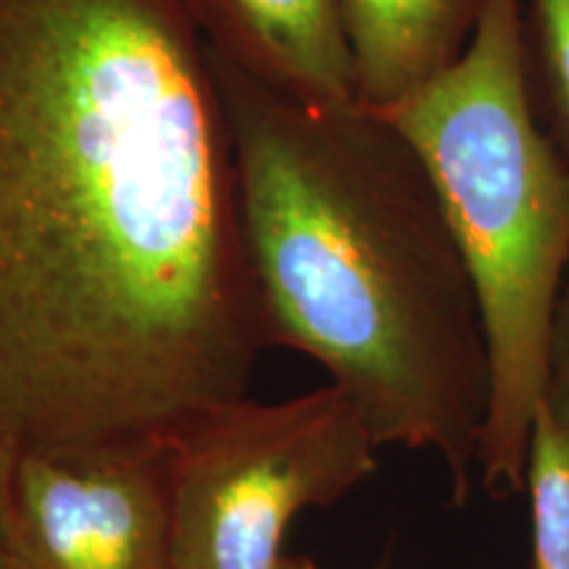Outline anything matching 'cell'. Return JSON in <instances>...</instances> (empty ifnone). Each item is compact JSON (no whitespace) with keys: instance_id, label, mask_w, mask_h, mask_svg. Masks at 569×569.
<instances>
[{"instance_id":"1","label":"cell","mask_w":569,"mask_h":569,"mask_svg":"<svg viewBox=\"0 0 569 569\" xmlns=\"http://www.w3.org/2000/svg\"><path fill=\"white\" fill-rule=\"evenodd\" d=\"M267 348L188 0H0V438L167 440Z\"/></svg>"},{"instance_id":"2","label":"cell","mask_w":569,"mask_h":569,"mask_svg":"<svg viewBox=\"0 0 569 569\" xmlns=\"http://www.w3.org/2000/svg\"><path fill=\"white\" fill-rule=\"evenodd\" d=\"M209 61L269 346L322 365L377 446L432 453L465 507L490 407L488 346L422 163L365 106L284 96L213 48Z\"/></svg>"},{"instance_id":"3","label":"cell","mask_w":569,"mask_h":569,"mask_svg":"<svg viewBox=\"0 0 569 569\" xmlns=\"http://www.w3.org/2000/svg\"><path fill=\"white\" fill-rule=\"evenodd\" d=\"M367 111L422 163L467 264L490 365L478 472L490 496L511 498L528 488L569 267V172L532 119L519 0H480L457 59Z\"/></svg>"},{"instance_id":"4","label":"cell","mask_w":569,"mask_h":569,"mask_svg":"<svg viewBox=\"0 0 569 569\" xmlns=\"http://www.w3.org/2000/svg\"><path fill=\"white\" fill-rule=\"evenodd\" d=\"M163 448L174 569H280L290 522L365 482L380 446L330 382L280 403H219Z\"/></svg>"},{"instance_id":"5","label":"cell","mask_w":569,"mask_h":569,"mask_svg":"<svg viewBox=\"0 0 569 569\" xmlns=\"http://www.w3.org/2000/svg\"><path fill=\"white\" fill-rule=\"evenodd\" d=\"M0 569H174L163 440L19 451Z\"/></svg>"},{"instance_id":"6","label":"cell","mask_w":569,"mask_h":569,"mask_svg":"<svg viewBox=\"0 0 569 569\" xmlns=\"http://www.w3.org/2000/svg\"><path fill=\"white\" fill-rule=\"evenodd\" d=\"M206 42L284 96L359 106L340 0H188Z\"/></svg>"},{"instance_id":"7","label":"cell","mask_w":569,"mask_h":569,"mask_svg":"<svg viewBox=\"0 0 569 569\" xmlns=\"http://www.w3.org/2000/svg\"><path fill=\"white\" fill-rule=\"evenodd\" d=\"M359 106L382 109L443 71L472 30L475 0H340Z\"/></svg>"},{"instance_id":"8","label":"cell","mask_w":569,"mask_h":569,"mask_svg":"<svg viewBox=\"0 0 569 569\" xmlns=\"http://www.w3.org/2000/svg\"><path fill=\"white\" fill-rule=\"evenodd\" d=\"M528 493L532 569H569V440L540 411L532 430Z\"/></svg>"},{"instance_id":"9","label":"cell","mask_w":569,"mask_h":569,"mask_svg":"<svg viewBox=\"0 0 569 569\" xmlns=\"http://www.w3.org/2000/svg\"><path fill=\"white\" fill-rule=\"evenodd\" d=\"M540 415L569 440V280L561 288L557 317H553L549 372H546Z\"/></svg>"},{"instance_id":"10","label":"cell","mask_w":569,"mask_h":569,"mask_svg":"<svg viewBox=\"0 0 569 569\" xmlns=\"http://www.w3.org/2000/svg\"><path fill=\"white\" fill-rule=\"evenodd\" d=\"M536 9L553 84L569 119V0H536Z\"/></svg>"},{"instance_id":"11","label":"cell","mask_w":569,"mask_h":569,"mask_svg":"<svg viewBox=\"0 0 569 569\" xmlns=\"http://www.w3.org/2000/svg\"><path fill=\"white\" fill-rule=\"evenodd\" d=\"M13 467H17V451L0 438V557H3L6 543V522H9V498H11V480Z\"/></svg>"},{"instance_id":"12","label":"cell","mask_w":569,"mask_h":569,"mask_svg":"<svg viewBox=\"0 0 569 569\" xmlns=\"http://www.w3.org/2000/svg\"><path fill=\"white\" fill-rule=\"evenodd\" d=\"M280 569H317L315 561L306 557H284Z\"/></svg>"}]
</instances>
